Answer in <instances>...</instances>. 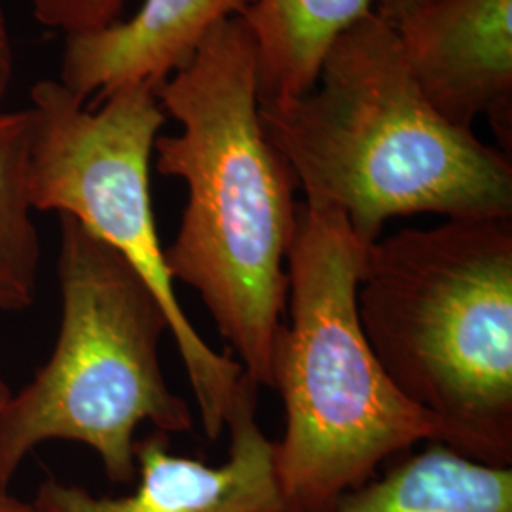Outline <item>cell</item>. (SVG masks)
<instances>
[{
  "mask_svg": "<svg viewBox=\"0 0 512 512\" xmlns=\"http://www.w3.org/2000/svg\"><path fill=\"white\" fill-rule=\"evenodd\" d=\"M421 93L448 122L490 116L511 154L512 0H440L397 27Z\"/></svg>",
  "mask_w": 512,
  "mask_h": 512,
  "instance_id": "obj_8",
  "label": "cell"
},
{
  "mask_svg": "<svg viewBox=\"0 0 512 512\" xmlns=\"http://www.w3.org/2000/svg\"><path fill=\"white\" fill-rule=\"evenodd\" d=\"M10 395H12V391L0 374V414L8 403ZM0 512H33V509H31V501H21L8 492H0Z\"/></svg>",
  "mask_w": 512,
  "mask_h": 512,
  "instance_id": "obj_16",
  "label": "cell"
},
{
  "mask_svg": "<svg viewBox=\"0 0 512 512\" xmlns=\"http://www.w3.org/2000/svg\"><path fill=\"white\" fill-rule=\"evenodd\" d=\"M124 0H33V14L65 37L93 33L118 21Z\"/></svg>",
  "mask_w": 512,
  "mask_h": 512,
  "instance_id": "obj_13",
  "label": "cell"
},
{
  "mask_svg": "<svg viewBox=\"0 0 512 512\" xmlns=\"http://www.w3.org/2000/svg\"><path fill=\"white\" fill-rule=\"evenodd\" d=\"M359 319L385 374L450 435L512 467V219H448L366 249Z\"/></svg>",
  "mask_w": 512,
  "mask_h": 512,
  "instance_id": "obj_3",
  "label": "cell"
},
{
  "mask_svg": "<svg viewBox=\"0 0 512 512\" xmlns=\"http://www.w3.org/2000/svg\"><path fill=\"white\" fill-rule=\"evenodd\" d=\"M27 114L35 213L73 217L145 279L169 317L203 433L219 440L245 370L192 327L167 270L150 194L154 145L167 120L156 86H126L90 105L59 80H40Z\"/></svg>",
  "mask_w": 512,
  "mask_h": 512,
  "instance_id": "obj_6",
  "label": "cell"
},
{
  "mask_svg": "<svg viewBox=\"0 0 512 512\" xmlns=\"http://www.w3.org/2000/svg\"><path fill=\"white\" fill-rule=\"evenodd\" d=\"M366 249L340 211L298 203L289 319L270 357L285 408L275 473L293 512L329 507L418 442L450 448L444 425L404 397L366 340L357 308Z\"/></svg>",
  "mask_w": 512,
  "mask_h": 512,
  "instance_id": "obj_4",
  "label": "cell"
},
{
  "mask_svg": "<svg viewBox=\"0 0 512 512\" xmlns=\"http://www.w3.org/2000/svg\"><path fill=\"white\" fill-rule=\"evenodd\" d=\"M156 97L181 128L156 139V169L188 192L167 270L202 298L247 378L270 387L298 184L262 128L255 40L243 19L215 25Z\"/></svg>",
  "mask_w": 512,
  "mask_h": 512,
  "instance_id": "obj_1",
  "label": "cell"
},
{
  "mask_svg": "<svg viewBox=\"0 0 512 512\" xmlns=\"http://www.w3.org/2000/svg\"><path fill=\"white\" fill-rule=\"evenodd\" d=\"M59 217L61 319L50 359L0 414V492L38 446L84 444L116 484L137 480L135 433L194 429L190 406L165 380L169 317L145 279L78 220Z\"/></svg>",
  "mask_w": 512,
  "mask_h": 512,
  "instance_id": "obj_5",
  "label": "cell"
},
{
  "mask_svg": "<svg viewBox=\"0 0 512 512\" xmlns=\"http://www.w3.org/2000/svg\"><path fill=\"white\" fill-rule=\"evenodd\" d=\"M255 0H143L124 21L65 40L59 82L95 105L120 88L162 84L196 54L220 21Z\"/></svg>",
  "mask_w": 512,
  "mask_h": 512,
  "instance_id": "obj_9",
  "label": "cell"
},
{
  "mask_svg": "<svg viewBox=\"0 0 512 512\" xmlns=\"http://www.w3.org/2000/svg\"><path fill=\"white\" fill-rule=\"evenodd\" d=\"M29 196V114L0 109V311L35 304L40 239Z\"/></svg>",
  "mask_w": 512,
  "mask_h": 512,
  "instance_id": "obj_12",
  "label": "cell"
},
{
  "mask_svg": "<svg viewBox=\"0 0 512 512\" xmlns=\"http://www.w3.org/2000/svg\"><path fill=\"white\" fill-rule=\"evenodd\" d=\"M256 387L239 384L226 425L228 458L222 465L173 454L154 431L135 444L137 486L122 497H97L82 486L48 478L31 499L33 512H293L275 473L274 442L256 421Z\"/></svg>",
  "mask_w": 512,
  "mask_h": 512,
  "instance_id": "obj_7",
  "label": "cell"
},
{
  "mask_svg": "<svg viewBox=\"0 0 512 512\" xmlns=\"http://www.w3.org/2000/svg\"><path fill=\"white\" fill-rule=\"evenodd\" d=\"M258 114L304 203L340 211L368 245L397 217L512 219L509 154L433 109L374 12L336 38L311 92Z\"/></svg>",
  "mask_w": 512,
  "mask_h": 512,
  "instance_id": "obj_2",
  "label": "cell"
},
{
  "mask_svg": "<svg viewBox=\"0 0 512 512\" xmlns=\"http://www.w3.org/2000/svg\"><path fill=\"white\" fill-rule=\"evenodd\" d=\"M437 2L440 0H374V14L397 29L403 21Z\"/></svg>",
  "mask_w": 512,
  "mask_h": 512,
  "instance_id": "obj_14",
  "label": "cell"
},
{
  "mask_svg": "<svg viewBox=\"0 0 512 512\" xmlns=\"http://www.w3.org/2000/svg\"><path fill=\"white\" fill-rule=\"evenodd\" d=\"M14 46L10 37V27L6 19V10L0 0V105L4 103L12 78H14Z\"/></svg>",
  "mask_w": 512,
  "mask_h": 512,
  "instance_id": "obj_15",
  "label": "cell"
},
{
  "mask_svg": "<svg viewBox=\"0 0 512 512\" xmlns=\"http://www.w3.org/2000/svg\"><path fill=\"white\" fill-rule=\"evenodd\" d=\"M317 512H512V467L429 442Z\"/></svg>",
  "mask_w": 512,
  "mask_h": 512,
  "instance_id": "obj_10",
  "label": "cell"
},
{
  "mask_svg": "<svg viewBox=\"0 0 512 512\" xmlns=\"http://www.w3.org/2000/svg\"><path fill=\"white\" fill-rule=\"evenodd\" d=\"M372 12L374 0H255L239 18L255 40L260 103L311 92L336 38Z\"/></svg>",
  "mask_w": 512,
  "mask_h": 512,
  "instance_id": "obj_11",
  "label": "cell"
}]
</instances>
